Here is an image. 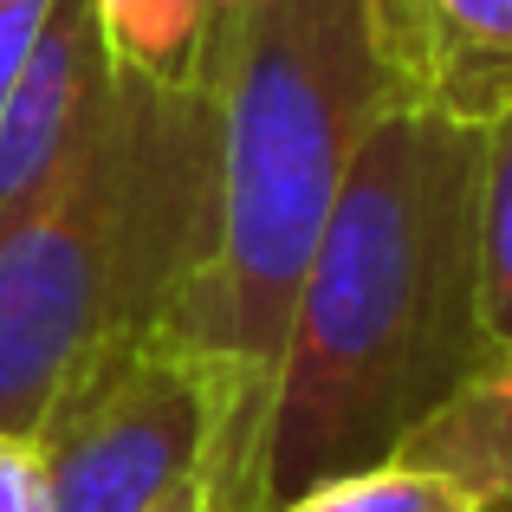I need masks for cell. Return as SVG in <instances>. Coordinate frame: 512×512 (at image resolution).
<instances>
[{"label": "cell", "instance_id": "cell-14", "mask_svg": "<svg viewBox=\"0 0 512 512\" xmlns=\"http://www.w3.org/2000/svg\"><path fill=\"white\" fill-rule=\"evenodd\" d=\"M0 7H46V0H0Z\"/></svg>", "mask_w": 512, "mask_h": 512}, {"label": "cell", "instance_id": "cell-1", "mask_svg": "<svg viewBox=\"0 0 512 512\" xmlns=\"http://www.w3.org/2000/svg\"><path fill=\"white\" fill-rule=\"evenodd\" d=\"M480 137L383 111L325 214L260 441V512L376 467L493 363L480 331Z\"/></svg>", "mask_w": 512, "mask_h": 512}, {"label": "cell", "instance_id": "cell-2", "mask_svg": "<svg viewBox=\"0 0 512 512\" xmlns=\"http://www.w3.org/2000/svg\"><path fill=\"white\" fill-rule=\"evenodd\" d=\"M221 117V227L182 318L221 422L201 461L221 512H260V441L279 344L325 214L389 98L370 0H214L195 52Z\"/></svg>", "mask_w": 512, "mask_h": 512}, {"label": "cell", "instance_id": "cell-11", "mask_svg": "<svg viewBox=\"0 0 512 512\" xmlns=\"http://www.w3.org/2000/svg\"><path fill=\"white\" fill-rule=\"evenodd\" d=\"M0 512H52L46 467L26 435H0Z\"/></svg>", "mask_w": 512, "mask_h": 512}, {"label": "cell", "instance_id": "cell-13", "mask_svg": "<svg viewBox=\"0 0 512 512\" xmlns=\"http://www.w3.org/2000/svg\"><path fill=\"white\" fill-rule=\"evenodd\" d=\"M150 512H221V500H214V487H208L201 474H188V480H175V487H169Z\"/></svg>", "mask_w": 512, "mask_h": 512}, {"label": "cell", "instance_id": "cell-8", "mask_svg": "<svg viewBox=\"0 0 512 512\" xmlns=\"http://www.w3.org/2000/svg\"><path fill=\"white\" fill-rule=\"evenodd\" d=\"M279 512H480V493L467 480L441 474V467L389 454V461L357 467V474L318 480V487H305Z\"/></svg>", "mask_w": 512, "mask_h": 512}, {"label": "cell", "instance_id": "cell-5", "mask_svg": "<svg viewBox=\"0 0 512 512\" xmlns=\"http://www.w3.org/2000/svg\"><path fill=\"white\" fill-rule=\"evenodd\" d=\"M111 78L117 59L104 39V0H46L20 78L0 104V234L85 150Z\"/></svg>", "mask_w": 512, "mask_h": 512}, {"label": "cell", "instance_id": "cell-3", "mask_svg": "<svg viewBox=\"0 0 512 512\" xmlns=\"http://www.w3.org/2000/svg\"><path fill=\"white\" fill-rule=\"evenodd\" d=\"M221 227V117L208 78L117 65L65 175L0 234V435H33L52 389L182 318Z\"/></svg>", "mask_w": 512, "mask_h": 512}, {"label": "cell", "instance_id": "cell-7", "mask_svg": "<svg viewBox=\"0 0 512 512\" xmlns=\"http://www.w3.org/2000/svg\"><path fill=\"white\" fill-rule=\"evenodd\" d=\"M396 454L467 480L480 493V512H512V357H493Z\"/></svg>", "mask_w": 512, "mask_h": 512}, {"label": "cell", "instance_id": "cell-9", "mask_svg": "<svg viewBox=\"0 0 512 512\" xmlns=\"http://www.w3.org/2000/svg\"><path fill=\"white\" fill-rule=\"evenodd\" d=\"M480 331L512 357V111L480 137Z\"/></svg>", "mask_w": 512, "mask_h": 512}, {"label": "cell", "instance_id": "cell-6", "mask_svg": "<svg viewBox=\"0 0 512 512\" xmlns=\"http://www.w3.org/2000/svg\"><path fill=\"white\" fill-rule=\"evenodd\" d=\"M396 111L500 124L512 111V0H370Z\"/></svg>", "mask_w": 512, "mask_h": 512}, {"label": "cell", "instance_id": "cell-4", "mask_svg": "<svg viewBox=\"0 0 512 512\" xmlns=\"http://www.w3.org/2000/svg\"><path fill=\"white\" fill-rule=\"evenodd\" d=\"M214 422L208 357L163 325L78 363L26 441L46 467L52 512H150L175 480L201 474Z\"/></svg>", "mask_w": 512, "mask_h": 512}, {"label": "cell", "instance_id": "cell-10", "mask_svg": "<svg viewBox=\"0 0 512 512\" xmlns=\"http://www.w3.org/2000/svg\"><path fill=\"white\" fill-rule=\"evenodd\" d=\"M214 0H104V39L111 59L150 78L195 72L201 33H208Z\"/></svg>", "mask_w": 512, "mask_h": 512}, {"label": "cell", "instance_id": "cell-12", "mask_svg": "<svg viewBox=\"0 0 512 512\" xmlns=\"http://www.w3.org/2000/svg\"><path fill=\"white\" fill-rule=\"evenodd\" d=\"M39 13L46 7H0V104H7L13 78H20V59H26V46H33V33H39Z\"/></svg>", "mask_w": 512, "mask_h": 512}]
</instances>
